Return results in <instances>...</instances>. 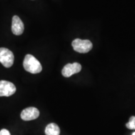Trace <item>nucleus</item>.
I'll use <instances>...</instances> for the list:
<instances>
[{
    "label": "nucleus",
    "instance_id": "nucleus-2",
    "mask_svg": "<svg viewBox=\"0 0 135 135\" xmlns=\"http://www.w3.org/2000/svg\"><path fill=\"white\" fill-rule=\"evenodd\" d=\"M72 46L74 50L80 53H86L91 50L93 44L89 40H83L75 39L72 42Z\"/></svg>",
    "mask_w": 135,
    "mask_h": 135
},
{
    "label": "nucleus",
    "instance_id": "nucleus-7",
    "mask_svg": "<svg viewBox=\"0 0 135 135\" xmlns=\"http://www.w3.org/2000/svg\"><path fill=\"white\" fill-rule=\"evenodd\" d=\"M25 27L23 21L18 16H14L12 19V26L11 30L13 33L17 36H19L23 34L24 31Z\"/></svg>",
    "mask_w": 135,
    "mask_h": 135
},
{
    "label": "nucleus",
    "instance_id": "nucleus-11",
    "mask_svg": "<svg viewBox=\"0 0 135 135\" xmlns=\"http://www.w3.org/2000/svg\"><path fill=\"white\" fill-rule=\"evenodd\" d=\"M132 135H135V132H134V133H133V134H132Z\"/></svg>",
    "mask_w": 135,
    "mask_h": 135
},
{
    "label": "nucleus",
    "instance_id": "nucleus-6",
    "mask_svg": "<svg viewBox=\"0 0 135 135\" xmlns=\"http://www.w3.org/2000/svg\"><path fill=\"white\" fill-rule=\"evenodd\" d=\"M40 111L36 108L29 107L23 109L21 113V118L24 121H31L38 118Z\"/></svg>",
    "mask_w": 135,
    "mask_h": 135
},
{
    "label": "nucleus",
    "instance_id": "nucleus-3",
    "mask_svg": "<svg viewBox=\"0 0 135 135\" xmlns=\"http://www.w3.org/2000/svg\"><path fill=\"white\" fill-rule=\"evenodd\" d=\"M13 52L7 48H0V63L6 68L11 67L14 63Z\"/></svg>",
    "mask_w": 135,
    "mask_h": 135
},
{
    "label": "nucleus",
    "instance_id": "nucleus-8",
    "mask_svg": "<svg viewBox=\"0 0 135 135\" xmlns=\"http://www.w3.org/2000/svg\"><path fill=\"white\" fill-rule=\"evenodd\" d=\"M45 132L46 135H60V129L55 123H50L46 126Z\"/></svg>",
    "mask_w": 135,
    "mask_h": 135
},
{
    "label": "nucleus",
    "instance_id": "nucleus-5",
    "mask_svg": "<svg viewBox=\"0 0 135 135\" xmlns=\"http://www.w3.org/2000/svg\"><path fill=\"white\" fill-rule=\"evenodd\" d=\"M81 70V65L78 63H68L66 65L62 70V75L65 77L71 76L74 74L78 73Z\"/></svg>",
    "mask_w": 135,
    "mask_h": 135
},
{
    "label": "nucleus",
    "instance_id": "nucleus-4",
    "mask_svg": "<svg viewBox=\"0 0 135 135\" xmlns=\"http://www.w3.org/2000/svg\"><path fill=\"white\" fill-rule=\"evenodd\" d=\"M16 86L13 83L8 81H0V97H10L15 93Z\"/></svg>",
    "mask_w": 135,
    "mask_h": 135
},
{
    "label": "nucleus",
    "instance_id": "nucleus-10",
    "mask_svg": "<svg viewBox=\"0 0 135 135\" xmlns=\"http://www.w3.org/2000/svg\"><path fill=\"white\" fill-rule=\"evenodd\" d=\"M0 135H11V134L6 129H2L0 131Z\"/></svg>",
    "mask_w": 135,
    "mask_h": 135
},
{
    "label": "nucleus",
    "instance_id": "nucleus-1",
    "mask_svg": "<svg viewBox=\"0 0 135 135\" xmlns=\"http://www.w3.org/2000/svg\"><path fill=\"white\" fill-rule=\"evenodd\" d=\"M23 67L26 71L32 74L40 73L42 71V66L40 61L31 55H26L23 61Z\"/></svg>",
    "mask_w": 135,
    "mask_h": 135
},
{
    "label": "nucleus",
    "instance_id": "nucleus-9",
    "mask_svg": "<svg viewBox=\"0 0 135 135\" xmlns=\"http://www.w3.org/2000/svg\"><path fill=\"white\" fill-rule=\"evenodd\" d=\"M126 126L129 129H135V116L130 117L129 122L126 124Z\"/></svg>",
    "mask_w": 135,
    "mask_h": 135
}]
</instances>
